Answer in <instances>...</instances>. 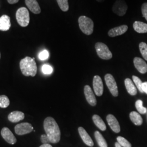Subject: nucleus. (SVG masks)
<instances>
[{"label": "nucleus", "mask_w": 147, "mask_h": 147, "mask_svg": "<svg viewBox=\"0 0 147 147\" xmlns=\"http://www.w3.org/2000/svg\"><path fill=\"white\" fill-rule=\"evenodd\" d=\"M44 128L50 143H57L61 139V131L57 123L53 117H49L44 121Z\"/></svg>", "instance_id": "1"}, {"label": "nucleus", "mask_w": 147, "mask_h": 147, "mask_svg": "<svg viewBox=\"0 0 147 147\" xmlns=\"http://www.w3.org/2000/svg\"><path fill=\"white\" fill-rule=\"evenodd\" d=\"M20 68L24 76H35L37 72V66L35 62V58L26 57L22 59L20 62Z\"/></svg>", "instance_id": "2"}, {"label": "nucleus", "mask_w": 147, "mask_h": 147, "mask_svg": "<svg viewBox=\"0 0 147 147\" xmlns=\"http://www.w3.org/2000/svg\"><path fill=\"white\" fill-rule=\"evenodd\" d=\"M78 21L79 27L84 34L89 36L93 33L94 22L90 18L86 16H81L79 17Z\"/></svg>", "instance_id": "3"}, {"label": "nucleus", "mask_w": 147, "mask_h": 147, "mask_svg": "<svg viewBox=\"0 0 147 147\" xmlns=\"http://www.w3.org/2000/svg\"><path fill=\"white\" fill-rule=\"evenodd\" d=\"M16 19L18 24L21 27H27L30 20V14L28 9L25 7L19 8L16 13Z\"/></svg>", "instance_id": "4"}, {"label": "nucleus", "mask_w": 147, "mask_h": 147, "mask_svg": "<svg viewBox=\"0 0 147 147\" xmlns=\"http://www.w3.org/2000/svg\"><path fill=\"white\" fill-rule=\"evenodd\" d=\"M95 50L98 56L100 58L105 60L110 59L112 57V53L108 47L102 42H98L95 45Z\"/></svg>", "instance_id": "5"}, {"label": "nucleus", "mask_w": 147, "mask_h": 147, "mask_svg": "<svg viewBox=\"0 0 147 147\" xmlns=\"http://www.w3.org/2000/svg\"><path fill=\"white\" fill-rule=\"evenodd\" d=\"M105 80L106 85L113 96L118 95V90L116 80L110 74H107L105 76Z\"/></svg>", "instance_id": "6"}, {"label": "nucleus", "mask_w": 147, "mask_h": 147, "mask_svg": "<svg viewBox=\"0 0 147 147\" xmlns=\"http://www.w3.org/2000/svg\"><path fill=\"white\" fill-rule=\"evenodd\" d=\"M127 10V5L124 0H116L112 7L113 12L119 16H124Z\"/></svg>", "instance_id": "7"}, {"label": "nucleus", "mask_w": 147, "mask_h": 147, "mask_svg": "<svg viewBox=\"0 0 147 147\" xmlns=\"http://www.w3.org/2000/svg\"><path fill=\"white\" fill-rule=\"evenodd\" d=\"M15 132L18 135H24L31 133L33 130V127L28 123H22L15 126Z\"/></svg>", "instance_id": "8"}, {"label": "nucleus", "mask_w": 147, "mask_h": 147, "mask_svg": "<svg viewBox=\"0 0 147 147\" xmlns=\"http://www.w3.org/2000/svg\"><path fill=\"white\" fill-rule=\"evenodd\" d=\"M93 85L95 94L98 96H101L104 92V85L99 76L96 75L94 77Z\"/></svg>", "instance_id": "9"}, {"label": "nucleus", "mask_w": 147, "mask_h": 147, "mask_svg": "<svg viewBox=\"0 0 147 147\" xmlns=\"http://www.w3.org/2000/svg\"><path fill=\"white\" fill-rule=\"evenodd\" d=\"M1 136L6 142L11 144H14L16 142V137L12 132L7 127H4L1 131Z\"/></svg>", "instance_id": "10"}, {"label": "nucleus", "mask_w": 147, "mask_h": 147, "mask_svg": "<svg viewBox=\"0 0 147 147\" xmlns=\"http://www.w3.org/2000/svg\"><path fill=\"white\" fill-rule=\"evenodd\" d=\"M106 120L113 131L116 133H119L121 131V127L119 122L115 116L110 114L106 117Z\"/></svg>", "instance_id": "11"}, {"label": "nucleus", "mask_w": 147, "mask_h": 147, "mask_svg": "<svg viewBox=\"0 0 147 147\" xmlns=\"http://www.w3.org/2000/svg\"><path fill=\"white\" fill-rule=\"evenodd\" d=\"M84 93L86 99L90 105L93 106H94L96 105V100L94 94L90 87L88 85H86L84 86Z\"/></svg>", "instance_id": "12"}, {"label": "nucleus", "mask_w": 147, "mask_h": 147, "mask_svg": "<svg viewBox=\"0 0 147 147\" xmlns=\"http://www.w3.org/2000/svg\"><path fill=\"white\" fill-rule=\"evenodd\" d=\"M127 29L128 27L125 25L114 27L108 32V35L110 37H115L121 36L125 33L127 31Z\"/></svg>", "instance_id": "13"}, {"label": "nucleus", "mask_w": 147, "mask_h": 147, "mask_svg": "<svg viewBox=\"0 0 147 147\" xmlns=\"http://www.w3.org/2000/svg\"><path fill=\"white\" fill-rule=\"evenodd\" d=\"M134 63L135 68L140 73L145 74L147 73V64L142 58L135 57L134 59Z\"/></svg>", "instance_id": "14"}, {"label": "nucleus", "mask_w": 147, "mask_h": 147, "mask_svg": "<svg viewBox=\"0 0 147 147\" xmlns=\"http://www.w3.org/2000/svg\"><path fill=\"white\" fill-rule=\"evenodd\" d=\"M79 134L84 143L89 147H93L94 143L93 142L91 137L89 136L88 133L85 130L84 127H79L78 128Z\"/></svg>", "instance_id": "15"}, {"label": "nucleus", "mask_w": 147, "mask_h": 147, "mask_svg": "<svg viewBox=\"0 0 147 147\" xmlns=\"http://www.w3.org/2000/svg\"><path fill=\"white\" fill-rule=\"evenodd\" d=\"M25 3L28 8L33 13L36 14L40 13L41 9L37 0H25Z\"/></svg>", "instance_id": "16"}, {"label": "nucleus", "mask_w": 147, "mask_h": 147, "mask_svg": "<svg viewBox=\"0 0 147 147\" xmlns=\"http://www.w3.org/2000/svg\"><path fill=\"white\" fill-rule=\"evenodd\" d=\"M11 18L9 16L3 15L0 18V30L7 31L11 28Z\"/></svg>", "instance_id": "17"}, {"label": "nucleus", "mask_w": 147, "mask_h": 147, "mask_svg": "<svg viewBox=\"0 0 147 147\" xmlns=\"http://www.w3.org/2000/svg\"><path fill=\"white\" fill-rule=\"evenodd\" d=\"M25 118V115L21 111H13L8 116V120L12 123H17L22 121Z\"/></svg>", "instance_id": "18"}, {"label": "nucleus", "mask_w": 147, "mask_h": 147, "mask_svg": "<svg viewBox=\"0 0 147 147\" xmlns=\"http://www.w3.org/2000/svg\"><path fill=\"white\" fill-rule=\"evenodd\" d=\"M133 28L139 33H147V24L141 21H135L133 24Z\"/></svg>", "instance_id": "19"}, {"label": "nucleus", "mask_w": 147, "mask_h": 147, "mask_svg": "<svg viewBox=\"0 0 147 147\" xmlns=\"http://www.w3.org/2000/svg\"><path fill=\"white\" fill-rule=\"evenodd\" d=\"M125 86L127 92L131 95L137 94V89L135 86L131 79L127 78L124 81Z\"/></svg>", "instance_id": "20"}, {"label": "nucleus", "mask_w": 147, "mask_h": 147, "mask_svg": "<svg viewBox=\"0 0 147 147\" xmlns=\"http://www.w3.org/2000/svg\"><path fill=\"white\" fill-rule=\"evenodd\" d=\"M130 118L132 123L136 125H141L143 123L142 117L135 111H132L130 113Z\"/></svg>", "instance_id": "21"}, {"label": "nucleus", "mask_w": 147, "mask_h": 147, "mask_svg": "<svg viewBox=\"0 0 147 147\" xmlns=\"http://www.w3.org/2000/svg\"><path fill=\"white\" fill-rule=\"evenodd\" d=\"M93 121L95 125L97 126L101 131H105L106 130V126L104 121L101 118L100 116L95 115L93 116Z\"/></svg>", "instance_id": "22"}, {"label": "nucleus", "mask_w": 147, "mask_h": 147, "mask_svg": "<svg viewBox=\"0 0 147 147\" xmlns=\"http://www.w3.org/2000/svg\"><path fill=\"white\" fill-rule=\"evenodd\" d=\"M94 136L95 139L96 140V142L98 143V145L99 146V147H107V143L100 132L98 131L95 132Z\"/></svg>", "instance_id": "23"}, {"label": "nucleus", "mask_w": 147, "mask_h": 147, "mask_svg": "<svg viewBox=\"0 0 147 147\" xmlns=\"http://www.w3.org/2000/svg\"><path fill=\"white\" fill-rule=\"evenodd\" d=\"M135 106L138 112L141 114H145L147 112V109L143 107V101L141 100H137L135 103Z\"/></svg>", "instance_id": "24"}, {"label": "nucleus", "mask_w": 147, "mask_h": 147, "mask_svg": "<svg viewBox=\"0 0 147 147\" xmlns=\"http://www.w3.org/2000/svg\"><path fill=\"white\" fill-rule=\"evenodd\" d=\"M10 104V101L8 98L5 95H0V107L7 108Z\"/></svg>", "instance_id": "25"}, {"label": "nucleus", "mask_w": 147, "mask_h": 147, "mask_svg": "<svg viewBox=\"0 0 147 147\" xmlns=\"http://www.w3.org/2000/svg\"><path fill=\"white\" fill-rule=\"evenodd\" d=\"M61 9L63 11H67L69 9L68 0H56Z\"/></svg>", "instance_id": "26"}, {"label": "nucleus", "mask_w": 147, "mask_h": 147, "mask_svg": "<svg viewBox=\"0 0 147 147\" xmlns=\"http://www.w3.org/2000/svg\"><path fill=\"white\" fill-rule=\"evenodd\" d=\"M139 49L141 53L144 58L145 60L147 61V44L146 42H141L139 44Z\"/></svg>", "instance_id": "27"}, {"label": "nucleus", "mask_w": 147, "mask_h": 147, "mask_svg": "<svg viewBox=\"0 0 147 147\" xmlns=\"http://www.w3.org/2000/svg\"><path fill=\"white\" fill-rule=\"evenodd\" d=\"M117 142L123 147H131V144L125 138L121 136H118L117 138Z\"/></svg>", "instance_id": "28"}, {"label": "nucleus", "mask_w": 147, "mask_h": 147, "mask_svg": "<svg viewBox=\"0 0 147 147\" xmlns=\"http://www.w3.org/2000/svg\"><path fill=\"white\" fill-rule=\"evenodd\" d=\"M132 80H133V81L135 83V84H136L137 88L140 90V92L141 93H143L142 89V85L143 82L141 80V79H140L139 78H138L136 76H132Z\"/></svg>", "instance_id": "29"}, {"label": "nucleus", "mask_w": 147, "mask_h": 147, "mask_svg": "<svg viewBox=\"0 0 147 147\" xmlns=\"http://www.w3.org/2000/svg\"><path fill=\"white\" fill-rule=\"evenodd\" d=\"M42 72L45 75H50L53 72V68L51 66L48 64H44L42 68Z\"/></svg>", "instance_id": "30"}, {"label": "nucleus", "mask_w": 147, "mask_h": 147, "mask_svg": "<svg viewBox=\"0 0 147 147\" xmlns=\"http://www.w3.org/2000/svg\"><path fill=\"white\" fill-rule=\"evenodd\" d=\"M49 52L47 51V50H44L42 51V52H40V53L39 54L38 57H39L40 60L44 61V60L47 59V58H49Z\"/></svg>", "instance_id": "31"}, {"label": "nucleus", "mask_w": 147, "mask_h": 147, "mask_svg": "<svg viewBox=\"0 0 147 147\" xmlns=\"http://www.w3.org/2000/svg\"><path fill=\"white\" fill-rule=\"evenodd\" d=\"M141 10L143 16L147 21V3H144L142 5Z\"/></svg>", "instance_id": "32"}, {"label": "nucleus", "mask_w": 147, "mask_h": 147, "mask_svg": "<svg viewBox=\"0 0 147 147\" xmlns=\"http://www.w3.org/2000/svg\"><path fill=\"white\" fill-rule=\"evenodd\" d=\"M41 142H42V144H49L50 141L48 139L47 135H42L40 137Z\"/></svg>", "instance_id": "33"}, {"label": "nucleus", "mask_w": 147, "mask_h": 147, "mask_svg": "<svg viewBox=\"0 0 147 147\" xmlns=\"http://www.w3.org/2000/svg\"><path fill=\"white\" fill-rule=\"evenodd\" d=\"M142 89L143 93H145L147 94V82H143L142 84Z\"/></svg>", "instance_id": "34"}, {"label": "nucleus", "mask_w": 147, "mask_h": 147, "mask_svg": "<svg viewBox=\"0 0 147 147\" xmlns=\"http://www.w3.org/2000/svg\"><path fill=\"white\" fill-rule=\"evenodd\" d=\"M19 0H7L9 4H16L19 2Z\"/></svg>", "instance_id": "35"}, {"label": "nucleus", "mask_w": 147, "mask_h": 147, "mask_svg": "<svg viewBox=\"0 0 147 147\" xmlns=\"http://www.w3.org/2000/svg\"><path fill=\"white\" fill-rule=\"evenodd\" d=\"M39 147H53L50 144H42V146H40Z\"/></svg>", "instance_id": "36"}, {"label": "nucleus", "mask_w": 147, "mask_h": 147, "mask_svg": "<svg viewBox=\"0 0 147 147\" xmlns=\"http://www.w3.org/2000/svg\"><path fill=\"white\" fill-rule=\"evenodd\" d=\"M115 147H123L121 146V145L118 143V142H116L115 143Z\"/></svg>", "instance_id": "37"}, {"label": "nucleus", "mask_w": 147, "mask_h": 147, "mask_svg": "<svg viewBox=\"0 0 147 147\" xmlns=\"http://www.w3.org/2000/svg\"><path fill=\"white\" fill-rule=\"evenodd\" d=\"M98 2H104L105 0H96Z\"/></svg>", "instance_id": "38"}, {"label": "nucleus", "mask_w": 147, "mask_h": 147, "mask_svg": "<svg viewBox=\"0 0 147 147\" xmlns=\"http://www.w3.org/2000/svg\"><path fill=\"white\" fill-rule=\"evenodd\" d=\"M0 58H1V53H0Z\"/></svg>", "instance_id": "39"}]
</instances>
